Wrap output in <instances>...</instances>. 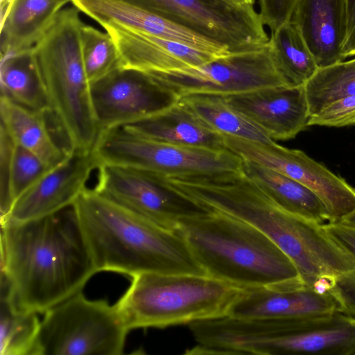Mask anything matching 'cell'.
Here are the masks:
<instances>
[{
  "label": "cell",
  "instance_id": "obj_1",
  "mask_svg": "<svg viewBox=\"0 0 355 355\" xmlns=\"http://www.w3.org/2000/svg\"><path fill=\"white\" fill-rule=\"evenodd\" d=\"M96 272L73 205L1 224V282L19 309L44 313L81 291Z\"/></svg>",
  "mask_w": 355,
  "mask_h": 355
},
{
  "label": "cell",
  "instance_id": "obj_2",
  "mask_svg": "<svg viewBox=\"0 0 355 355\" xmlns=\"http://www.w3.org/2000/svg\"><path fill=\"white\" fill-rule=\"evenodd\" d=\"M73 207L96 270L206 275L178 231L163 228L86 188Z\"/></svg>",
  "mask_w": 355,
  "mask_h": 355
},
{
  "label": "cell",
  "instance_id": "obj_3",
  "mask_svg": "<svg viewBox=\"0 0 355 355\" xmlns=\"http://www.w3.org/2000/svg\"><path fill=\"white\" fill-rule=\"evenodd\" d=\"M178 231L209 276L242 289L304 283L282 249L241 219L207 211L182 219Z\"/></svg>",
  "mask_w": 355,
  "mask_h": 355
},
{
  "label": "cell",
  "instance_id": "obj_4",
  "mask_svg": "<svg viewBox=\"0 0 355 355\" xmlns=\"http://www.w3.org/2000/svg\"><path fill=\"white\" fill-rule=\"evenodd\" d=\"M83 24L75 6L62 8L32 52L69 149L90 151L99 130L83 58Z\"/></svg>",
  "mask_w": 355,
  "mask_h": 355
},
{
  "label": "cell",
  "instance_id": "obj_5",
  "mask_svg": "<svg viewBox=\"0 0 355 355\" xmlns=\"http://www.w3.org/2000/svg\"><path fill=\"white\" fill-rule=\"evenodd\" d=\"M131 279L114 304L129 331L227 316L243 290L207 275L144 272Z\"/></svg>",
  "mask_w": 355,
  "mask_h": 355
},
{
  "label": "cell",
  "instance_id": "obj_6",
  "mask_svg": "<svg viewBox=\"0 0 355 355\" xmlns=\"http://www.w3.org/2000/svg\"><path fill=\"white\" fill-rule=\"evenodd\" d=\"M211 341L220 355H355V318L336 311L291 318L216 320Z\"/></svg>",
  "mask_w": 355,
  "mask_h": 355
},
{
  "label": "cell",
  "instance_id": "obj_7",
  "mask_svg": "<svg viewBox=\"0 0 355 355\" xmlns=\"http://www.w3.org/2000/svg\"><path fill=\"white\" fill-rule=\"evenodd\" d=\"M92 151L98 166H125L164 178L217 175L243 168V159L227 148L169 144L124 127L100 132Z\"/></svg>",
  "mask_w": 355,
  "mask_h": 355
},
{
  "label": "cell",
  "instance_id": "obj_8",
  "mask_svg": "<svg viewBox=\"0 0 355 355\" xmlns=\"http://www.w3.org/2000/svg\"><path fill=\"white\" fill-rule=\"evenodd\" d=\"M35 355H120L129 329L115 305L82 291L44 313Z\"/></svg>",
  "mask_w": 355,
  "mask_h": 355
},
{
  "label": "cell",
  "instance_id": "obj_9",
  "mask_svg": "<svg viewBox=\"0 0 355 355\" xmlns=\"http://www.w3.org/2000/svg\"><path fill=\"white\" fill-rule=\"evenodd\" d=\"M150 74L180 98L194 94L225 96L287 85L268 41L257 48L230 51L198 67Z\"/></svg>",
  "mask_w": 355,
  "mask_h": 355
},
{
  "label": "cell",
  "instance_id": "obj_10",
  "mask_svg": "<svg viewBox=\"0 0 355 355\" xmlns=\"http://www.w3.org/2000/svg\"><path fill=\"white\" fill-rule=\"evenodd\" d=\"M192 31L230 51L259 47L269 40L254 6L224 0H126Z\"/></svg>",
  "mask_w": 355,
  "mask_h": 355
},
{
  "label": "cell",
  "instance_id": "obj_11",
  "mask_svg": "<svg viewBox=\"0 0 355 355\" xmlns=\"http://www.w3.org/2000/svg\"><path fill=\"white\" fill-rule=\"evenodd\" d=\"M225 147L242 159L285 175L313 191L324 204L329 223L341 221L355 209V188L300 150L275 141L264 143L225 136Z\"/></svg>",
  "mask_w": 355,
  "mask_h": 355
},
{
  "label": "cell",
  "instance_id": "obj_12",
  "mask_svg": "<svg viewBox=\"0 0 355 355\" xmlns=\"http://www.w3.org/2000/svg\"><path fill=\"white\" fill-rule=\"evenodd\" d=\"M97 170V192L163 228L178 231L182 219L207 211L170 188L161 176L110 164Z\"/></svg>",
  "mask_w": 355,
  "mask_h": 355
},
{
  "label": "cell",
  "instance_id": "obj_13",
  "mask_svg": "<svg viewBox=\"0 0 355 355\" xmlns=\"http://www.w3.org/2000/svg\"><path fill=\"white\" fill-rule=\"evenodd\" d=\"M90 93L99 132L154 116L180 99L153 75L123 68L91 84Z\"/></svg>",
  "mask_w": 355,
  "mask_h": 355
},
{
  "label": "cell",
  "instance_id": "obj_14",
  "mask_svg": "<svg viewBox=\"0 0 355 355\" xmlns=\"http://www.w3.org/2000/svg\"><path fill=\"white\" fill-rule=\"evenodd\" d=\"M98 166L92 150H69L12 202L1 224L37 219L72 206Z\"/></svg>",
  "mask_w": 355,
  "mask_h": 355
},
{
  "label": "cell",
  "instance_id": "obj_15",
  "mask_svg": "<svg viewBox=\"0 0 355 355\" xmlns=\"http://www.w3.org/2000/svg\"><path fill=\"white\" fill-rule=\"evenodd\" d=\"M221 97L273 141L293 139L308 126L304 86L278 85Z\"/></svg>",
  "mask_w": 355,
  "mask_h": 355
},
{
  "label": "cell",
  "instance_id": "obj_16",
  "mask_svg": "<svg viewBox=\"0 0 355 355\" xmlns=\"http://www.w3.org/2000/svg\"><path fill=\"white\" fill-rule=\"evenodd\" d=\"M113 39L120 68L161 73L202 65L219 56L115 24L102 26Z\"/></svg>",
  "mask_w": 355,
  "mask_h": 355
},
{
  "label": "cell",
  "instance_id": "obj_17",
  "mask_svg": "<svg viewBox=\"0 0 355 355\" xmlns=\"http://www.w3.org/2000/svg\"><path fill=\"white\" fill-rule=\"evenodd\" d=\"M82 12L101 26L115 24L142 33L174 40L221 56L230 51L183 26L126 0H70Z\"/></svg>",
  "mask_w": 355,
  "mask_h": 355
},
{
  "label": "cell",
  "instance_id": "obj_18",
  "mask_svg": "<svg viewBox=\"0 0 355 355\" xmlns=\"http://www.w3.org/2000/svg\"><path fill=\"white\" fill-rule=\"evenodd\" d=\"M337 311L329 294L305 284L243 289L227 316L242 318H291Z\"/></svg>",
  "mask_w": 355,
  "mask_h": 355
},
{
  "label": "cell",
  "instance_id": "obj_19",
  "mask_svg": "<svg viewBox=\"0 0 355 355\" xmlns=\"http://www.w3.org/2000/svg\"><path fill=\"white\" fill-rule=\"evenodd\" d=\"M290 21L299 28L318 68L345 59L346 0H297Z\"/></svg>",
  "mask_w": 355,
  "mask_h": 355
},
{
  "label": "cell",
  "instance_id": "obj_20",
  "mask_svg": "<svg viewBox=\"0 0 355 355\" xmlns=\"http://www.w3.org/2000/svg\"><path fill=\"white\" fill-rule=\"evenodd\" d=\"M123 127L169 144L209 149L226 148L223 135L208 127L180 99L159 114Z\"/></svg>",
  "mask_w": 355,
  "mask_h": 355
},
{
  "label": "cell",
  "instance_id": "obj_21",
  "mask_svg": "<svg viewBox=\"0 0 355 355\" xmlns=\"http://www.w3.org/2000/svg\"><path fill=\"white\" fill-rule=\"evenodd\" d=\"M67 0H13L1 17V58L33 50Z\"/></svg>",
  "mask_w": 355,
  "mask_h": 355
},
{
  "label": "cell",
  "instance_id": "obj_22",
  "mask_svg": "<svg viewBox=\"0 0 355 355\" xmlns=\"http://www.w3.org/2000/svg\"><path fill=\"white\" fill-rule=\"evenodd\" d=\"M1 126L14 144L35 155L48 168L60 163L68 150L55 141L46 114L21 105L8 98H0Z\"/></svg>",
  "mask_w": 355,
  "mask_h": 355
},
{
  "label": "cell",
  "instance_id": "obj_23",
  "mask_svg": "<svg viewBox=\"0 0 355 355\" xmlns=\"http://www.w3.org/2000/svg\"><path fill=\"white\" fill-rule=\"evenodd\" d=\"M243 170L284 211L320 224L328 220L323 202L304 184L277 171L243 159Z\"/></svg>",
  "mask_w": 355,
  "mask_h": 355
},
{
  "label": "cell",
  "instance_id": "obj_24",
  "mask_svg": "<svg viewBox=\"0 0 355 355\" xmlns=\"http://www.w3.org/2000/svg\"><path fill=\"white\" fill-rule=\"evenodd\" d=\"M1 95L51 114L46 91L32 51L1 58Z\"/></svg>",
  "mask_w": 355,
  "mask_h": 355
},
{
  "label": "cell",
  "instance_id": "obj_25",
  "mask_svg": "<svg viewBox=\"0 0 355 355\" xmlns=\"http://www.w3.org/2000/svg\"><path fill=\"white\" fill-rule=\"evenodd\" d=\"M1 217L49 168L35 155L13 143L1 126Z\"/></svg>",
  "mask_w": 355,
  "mask_h": 355
},
{
  "label": "cell",
  "instance_id": "obj_26",
  "mask_svg": "<svg viewBox=\"0 0 355 355\" xmlns=\"http://www.w3.org/2000/svg\"><path fill=\"white\" fill-rule=\"evenodd\" d=\"M180 99L208 127L222 135L264 143L273 141L262 129L221 96L194 94Z\"/></svg>",
  "mask_w": 355,
  "mask_h": 355
},
{
  "label": "cell",
  "instance_id": "obj_27",
  "mask_svg": "<svg viewBox=\"0 0 355 355\" xmlns=\"http://www.w3.org/2000/svg\"><path fill=\"white\" fill-rule=\"evenodd\" d=\"M268 44L288 86H304L319 69L299 28L291 21L271 32Z\"/></svg>",
  "mask_w": 355,
  "mask_h": 355
},
{
  "label": "cell",
  "instance_id": "obj_28",
  "mask_svg": "<svg viewBox=\"0 0 355 355\" xmlns=\"http://www.w3.org/2000/svg\"><path fill=\"white\" fill-rule=\"evenodd\" d=\"M0 354L35 355L41 321L37 313L17 307L1 282Z\"/></svg>",
  "mask_w": 355,
  "mask_h": 355
},
{
  "label": "cell",
  "instance_id": "obj_29",
  "mask_svg": "<svg viewBox=\"0 0 355 355\" xmlns=\"http://www.w3.org/2000/svg\"><path fill=\"white\" fill-rule=\"evenodd\" d=\"M310 116L355 94V58L319 68L304 85Z\"/></svg>",
  "mask_w": 355,
  "mask_h": 355
},
{
  "label": "cell",
  "instance_id": "obj_30",
  "mask_svg": "<svg viewBox=\"0 0 355 355\" xmlns=\"http://www.w3.org/2000/svg\"><path fill=\"white\" fill-rule=\"evenodd\" d=\"M80 39L85 69L90 84L120 68L117 47L107 32L83 24Z\"/></svg>",
  "mask_w": 355,
  "mask_h": 355
},
{
  "label": "cell",
  "instance_id": "obj_31",
  "mask_svg": "<svg viewBox=\"0 0 355 355\" xmlns=\"http://www.w3.org/2000/svg\"><path fill=\"white\" fill-rule=\"evenodd\" d=\"M308 125H355V94L339 99L310 116Z\"/></svg>",
  "mask_w": 355,
  "mask_h": 355
},
{
  "label": "cell",
  "instance_id": "obj_32",
  "mask_svg": "<svg viewBox=\"0 0 355 355\" xmlns=\"http://www.w3.org/2000/svg\"><path fill=\"white\" fill-rule=\"evenodd\" d=\"M297 0H259V15L265 26L274 32L290 21Z\"/></svg>",
  "mask_w": 355,
  "mask_h": 355
},
{
  "label": "cell",
  "instance_id": "obj_33",
  "mask_svg": "<svg viewBox=\"0 0 355 355\" xmlns=\"http://www.w3.org/2000/svg\"><path fill=\"white\" fill-rule=\"evenodd\" d=\"M329 294L338 312L355 318V268L339 275Z\"/></svg>",
  "mask_w": 355,
  "mask_h": 355
},
{
  "label": "cell",
  "instance_id": "obj_34",
  "mask_svg": "<svg viewBox=\"0 0 355 355\" xmlns=\"http://www.w3.org/2000/svg\"><path fill=\"white\" fill-rule=\"evenodd\" d=\"M327 236L355 263V226L343 222L322 224Z\"/></svg>",
  "mask_w": 355,
  "mask_h": 355
},
{
  "label": "cell",
  "instance_id": "obj_35",
  "mask_svg": "<svg viewBox=\"0 0 355 355\" xmlns=\"http://www.w3.org/2000/svg\"><path fill=\"white\" fill-rule=\"evenodd\" d=\"M347 36L343 47V57L355 55V0H346Z\"/></svg>",
  "mask_w": 355,
  "mask_h": 355
},
{
  "label": "cell",
  "instance_id": "obj_36",
  "mask_svg": "<svg viewBox=\"0 0 355 355\" xmlns=\"http://www.w3.org/2000/svg\"><path fill=\"white\" fill-rule=\"evenodd\" d=\"M228 3L241 6H254V0H224Z\"/></svg>",
  "mask_w": 355,
  "mask_h": 355
},
{
  "label": "cell",
  "instance_id": "obj_37",
  "mask_svg": "<svg viewBox=\"0 0 355 355\" xmlns=\"http://www.w3.org/2000/svg\"><path fill=\"white\" fill-rule=\"evenodd\" d=\"M340 222L355 226V209Z\"/></svg>",
  "mask_w": 355,
  "mask_h": 355
},
{
  "label": "cell",
  "instance_id": "obj_38",
  "mask_svg": "<svg viewBox=\"0 0 355 355\" xmlns=\"http://www.w3.org/2000/svg\"><path fill=\"white\" fill-rule=\"evenodd\" d=\"M67 1H69L70 2V0H67Z\"/></svg>",
  "mask_w": 355,
  "mask_h": 355
}]
</instances>
